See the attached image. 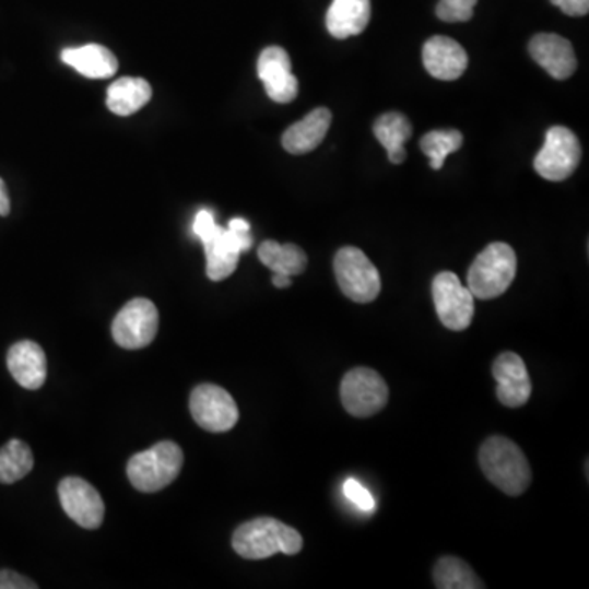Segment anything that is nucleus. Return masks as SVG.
I'll use <instances>...</instances> for the list:
<instances>
[{"mask_svg":"<svg viewBox=\"0 0 589 589\" xmlns=\"http://www.w3.org/2000/svg\"><path fill=\"white\" fill-rule=\"evenodd\" d=\"M480 467L488 482L509 496H519L532 482L525 452L508 437L493 436L480 449Z\"/></svg>","mask_w":589,"mask_h":589,"instance_id":"f257e3e1","label":"nucleus"},{"mask_svg":"<svg viewBox=\"0 0 589 589\" xmlns=\"http://www.w3.org/2000/svg\"><path fill=\"white\" fill-rule=\"evenodd\" d=\"M302 547L298 531L274 518L252 519L233 534V549L248 561H264L275 554L295 555Z\"/></svg>","mask_w":589,"mask_h":589,"instance_id":"f03ea898","label":"nucleus"},{"mask_svg":"<svg viewBox=\"0 0 589 589\" xmlns=\"http://www.w3.org/2000/svg\"><path fill=\"white\" fill-rule=\"evenodd\" d=\"M516 272L518 258L515 249L506 243H492L470 266L467 287L475 298H498L511 287Z\"/></svg>","mask_w":589,"mask_h":589,"instance_id":"7ed1b4c3","label":"nucleus"},{"mask_svg":"<svg viewBox=\"0 0 589 589\" xmlns=\"http://www.w3.org/2000/svg\"><path fill=\"white\" fill-rule=\"evenodd\" d=\"M184 452L176 443L163 440L131 457L127 473L131 485L143 493L161 492L179 476Z\"/></svg>","mask_w":589,"mask_h":589,"instance_id":"20e7f679","label":"nucleus"},{"mask_svg":"<svg viewBox=\"0 0 589 589\" xmlns=\"http://www.w3.org/2000/svg\"><path fill=\"white\" fill-rule=\"evenodd\" d=\"M200 242L205 248L207 275L210 281H225L238 268L239 256L251 249V226L246 220L233 219L228 228L215 225Z\"/></svg>","mask_w":589,"mask_h":589,"instance_id":"39448f33","label":"nucleus"},{"mask_svg":"<svg viewBox=\"0 0 589 589\" xmlns=\"http://www.w3.org/2000/svg\"><path fill=\"white\" fill-rule=\"evenodd\" d=\"M334 274L342 294L355 303H370L381 291L380 274L361 249H339L334 258Z\"/></svg>","mask_w":589,"mask_h":589,"instance_id":"423d86ee","label":"nucleus"},{"mask_svg":"<svg viewBox=\"0 0 589 589\" xmlns=\"http://www.w3.org/2000/svg\"><path fill=\"white\" fill-rule=\"evenodd\" d=\"M388 394L387 381L372 368H352L342 378V407L352 416L370 417L380 413L387 407Z\"/></svg>","mask_w":589,"mask_h":589,"instance_id":"0eeeda50","label":"nucleus"},{"mask_svg":"<svg viewBox=\"0 0 589 589\" xmlns=\"http://www.w3.org/2000/svg\"><path fill=\"white\" fill-rule=\"evenodd\" d=\"M581 144L577 134L565 127H552L541 153L535 156L534 169L552 182L568 179L580 166Z\"/></svg>","mask_w":589,"mask_h":589,"instance_id":"6e6552de","label":"nucleus"},{"mask_svg":"<svg viewBox=\"0 0 589 589\" xmlns=\"http://www.w3.org/2000/svg\"><path fill=\"white\" fill-rule=\"evenodd\" d=\"M160 328V313L151 299L128 302L111 322V335L123 349H143L154 341Z\"/></svg>","mask_w":589,"mask_h":589,"instance_id":"1a4fd4ad","label":"nucleus"},{"mask_svg":"<svg viewBox=\"0 0 589 589\" xmlns=\"http://www.w3.org/2000/svg\"><path fill=\"white\" fill-rule=\"evenodd\" d=\"M433 298L440 322L450 331H466L475 315V296L452 272H440L433 282Z\"/></svg>","mask_w":589,"mask_h":589,"instance_id":"9d476101","label":"nucleus"},{"mask_svg":"<svg viewBox=\"0 0 589 589\" xmlns=\"http://www.w3.org/2000/svg\"><path fill=\"white\" fill-rule=\"evenodd\" d=\"M190 413L196 423L210 433H226L239 420V410L232 394L213 384L200 385L192 391Z\"/></svg>","mask_w":589,"mask_h":589,"instance_id":"9b49d317","label":"nucleus"},{"mask_svg":"<svg viewBox=\"0 0 589 589\" xmlns=\"http://www.w3.org/2000/svg\"><path fill=\"white\" fill-rule=\"evenodd\" d=\"M59 502L66 515L84 529L101 528L105 505L97 490L78 476L62 480L58 486Z\"/></svg>","mask_w":589,"mask_h":589,"instance_id":"f8f14e48","label":"nucleus"},{"mask_svg":"<svg viewBox=\"0 0 589 589\" xmlns=\"http://www.w3.org/2000/svg\"><path fill=\"white\" fill-rule=\"evenodd\" d=\"M258 75L269 98L278 104H291L298 95V79L292 72L291 56L281 46H269L261 52Z\"/></svg>","mask_w":589,"mask_h":589,"instance_id":"ddd939ff","label":"nucleus"},{"mask_svg":"<svg viewBox=\"0 0 589 589\" xmlns=\"http://www.w3.org/2000/svg\"><path fill=\"white\" fill-rule=\"evenodd\" d=\"M493 377L498 388L499 403L508 408H521L528 403L532 393L531 378L521 355L503 352L493 364Z\"/></svg>","mask_w":589,"mask_h":589,"instance_id":"4468645a","label":"nucleus"},{"mask_svg":"<svg viewBox=\"0 0 589 589\" xmlns=\"http://www.w3.org/2000/svg\"><path fill=\"white\" fill-rule=\"evenodd\" d=\"M529 52L532 59L557 81H565L577 71L578 62L574 46L564 36L539 33L529 43Z\"/></svg>","mask_w":589,"mask_h":589,"instance_id":"2eb2a0df","label":"nucleus"},{"mask_svg":"<svg viewBox=\"0 0 589 589\" xmlns=\"http://www.w3.org/2000/svg\"><path fill=\"white\" fill-rule=\"evenodd\" d=\"M423 64L439 81H456L469 68V55L449 36H433L423 46Z\"/></svg>","mask_w":589,"mask_h":589,"instance_id":"dca6fc26","label":"nucleus"},{"mask_svg":"<svg viewBox=\"0 0 589 589\" xmlns=\"http://www.w3.org/2000/svg\"><path fill=\"white\" fill-rule=\"evenodd\" d=\"M7 367L20 387L38 390L46 381V355L33 341H20L9 349Z\"/></svg>","mask_w":589,"mask_h":589,"instance_id":"f3484780","label":"nucleus"},{"mask_svg":"<svg viewBox=\"0 0 589 589\" xmlns=\"http://www.w3.org/2000/svg\"><path fill=\"white\" fill-rule=\"evenodd\" d=\"M332 114L326 107H318L309 111L305 118L292 125L284 137L282 146L291 154H306L315 151L328 134L331 127Z\"/></svg>","mask_w":589,"mask_h":589,"instance_id":"a211bd4d","label":"nucleus"},{"mask_svg":"<svg viewBox=\"0 0 589 589\" xmlns=\"http://www.w3.org/2000/svg\"><path fill=\"white\" fill-rule=\"evenodd\" d=\"M370 15V0H332L326 13V26L334 38H351L367 28Z\"/></svg>","mask_w":589,"mask_h":589,"instance_id":"6ab92c4d","label":"nucleus"},{"mask_svg":"<svg viewBox=\"0 0 589 589\" xmlns=\"http://www.w3.org/2000/svg\"><path fill=\"white\" fill-rule=\"evenodd\" d=\"M62 62L74 68L89 79H108L117 72L118 61L110 49L102 45H84L66 48L61 52Z\"/></svg>","mask_w":589,"mask_h":589,"instance_id":"aec40b11","label":"nucleus"},{"mask_svg":"<svg viewBox=\"0 0 589 589\" xmlns=\"http://www.w3.org/2000/svg\"><path fill=\"white\" fill-rule=\"evenodd\" d=\"M374 134L387 150L391 164H403L407 160L404 143L413 134L411 121L400 111H388L374 123Z\"/></svg>","mask_w":589,"mask_h":589,"instance_id":"412c9836","label":"nucleus"},{"mask_svg":"<svg viewBox=\"0 0 589 589\" xmlns=\"http://www.w3.org/2000/svg\"><path fill=\"white\" fill-rule=\"evenodd\" d=\"M153 89L150 82L141 78H121L107 91V107L115 115L128 117L137 114L151 101Z\"/></svg>","mask_w":589,"mask_h":589,"instance_id":"4be33fe9","label":"nucleus"},{"mask_svg":"<svg viewBox=\"0 0 589 589\" xmlns=\"http://www.w3.org/2000/svg\"><path fill=\"white\" fill-rule=\"evenodd\" d=\"M259 261L274 274L299 275L308 266L305 251L295 245H281L278 242H264L258 249Z\"/></svg>","mask_w":589,"mask_h":589,"instance_id":"5701e85b","label":"nucleus"},{"mask_svg":"<svg viewBox=\"0 0 589 589\" xmlns=\"http://www.w3.org/2000/svg\"><path fill=\"white\" fill-rule=\"evenodd\" d=\"M32 449L23 440L12 439L0 449V483L12 485L33 470Z\"/></svg>","mask_w":589,"mask_h":589,"instance_id":"b1692460","label":"nucleus"},{"mask_svg":"<svg viewBox=\"0 0 589 589\" xmlns=\"http://www.w3.org/2000/svg\"><path fill=\"white\" fill-rule=\"evenodd\" d=\"M434 584L439 589H482V584L469 564L457 557H444L434 567Z\"/></svg>","mask_w":589,"mask_h":589,"instance_id":"393cba45","label":"nucleus"},{"mask_svg":"<svg viewBox=\"0 0 589 589\" xmlns=\"http://www.w3.org/2000/svg\"><path fill=\"white\" fill-rule=\"evenodd\" d=\"M463 137L459 130H434L421 138V151L431 160L433 169H443L449 154L462 148Z\"/></svg>","mask_w":589,"mask_h":589,"instance_id":"a878e982","label":"nucleus"},{"mask_svg":"<svg viewBox=\"0 0 589 589\" xmlns=\"http://www.w3.org/2000/svg\"><path fill=\"white\" fill-rule=\"evenodd\" d=\"M476 3L479 0H439L436 13L443 22H469L472 20Z\"/></svg>","mask_w":589,"mask_h":589,"instance_id":"bb28decb","label":"nucleus"},{"mask_svg":"<svg viewBox=\"0 0 589 589\" xmlns=\"http://www.w3.org/2000/svg\"><path fill=\"white\" fill-rule=\"evenodd\" d=\"M344 495L349 502L354 503L357 508H361L362 511H374L375 499L370 493L367 492V488L361 485L357 480L349 479L344 483Z\"/></svg>","mask_w":589,"mask_h":589,"instance_id":"cd10ccee","label":"nucleus"},{"mask_svg":"<svg viewBox=\"0 0 589 589\" xmlns=\"http://www.w3.org/2000/svg\"><path fill=\"white\" fill-rule=\"evenodd\" d=\"M35 584L12 570H0V589H36Z\"/></svg>","mask_w":589,"mask_h":589,"instance_id":"c85d7f7f","label":"nucleus"},{"mask_svg":"<svg viewBox=\"0 0 589 589\" xmlns=\"http://www.w3.org/2000/svg\"><path fill=\"white\" fill-rule=\"evenodd\" d=\"M568 16H584L589 12V0H551Z\"/></svg>","mask_w":589,"mask_h":589,"instance_id":"c756f323","label":"nucleus"},{"mask_svg":"<svg viewBox=\"0 0 589 589\" xmlns=\"http://www.w3.org/2000/svg\"><path fill=\"white\" fill-rule=\"evenodd\" d=\"M215 225L216 222L213 213L209 212V210H200L197 213L196 222H193V233H196L197 238H203V236L212 232Z\"/></svg>","mask_w":589,"mask_h":589,"instance_id":"7c9ffc66","label":"nucleus"},{"mask_svg":"<svg viewBox=\"0 0 589 589\" xmlns=\"http://www.w3.org/2000/svg\"><path fill=\"white\" fill-rule=\"evenodd\" d=\"M10 213V199L7 192L5 182L0 179V216H7Z\"/></svg>","mask_w":589,"mask_h":589,"instance_id":"2f4dec72","label":"nucleus"},{"mask_svg":"<svg viewBox=\"0 0 589 589\" xmlns=\"http://www.w3.org/2000/svg\"><path fill=\"white\" fill-rule=\"evenodd\" d=\"M272 284H274L278 288H287L292 285V278L291 275L285 274H274V278H272Z\"/></svg>","mask_w":589,"mask_h":589,"instance_id":"473e14b6","label":"nucleus"}]
</instances>
